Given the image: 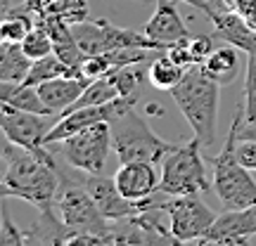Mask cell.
<instances>
[{"instance_id":"12","label":"cell","mask_w":256,"mask_h":246,"mask_svg":"<svg viewBox=\"0 0 256 246\" xmlns=\"http://www.w3.org/2000/svg\"><path fill=\"white\" fill-rule=\"evenodd\" d=\"M214 24V38L226 40L228 45L238 47L240 52L256 55V26H252L247 19L235 9H214L209 14Z\"/></svg>"},{"instance_id":"31","label":"cell","mask_w":256,"mask_h":246,"mask_svg":"<svg viewBox=\"0 0 256 246\" xmlns=\"http://www.w3.org/2000/svg\"><path fill=\"white\" fill-rule=\"evenodd\" d=\"M10 7H12V5H10V0H2V12H8Z\"/></svg>"},{"instance_id":"9","label":"cell","mask_w":256,"mask_h":246,"mask_svg":"<svg viewBox=\"0 0 256 246\" xmlns=\"http://www.w3.org/2000/svg\"><path fill=\"white\" fill-rule=\"evenodd\" d=\"M164 213L168 216V228L178 244L204 239L216 220V213L200 199V194L171 197L164 201Z\"/></svg>"},{"instance_id":"18","label":"cell","mask_w":256,"mask_h":246,"mask_svg":"<svg viewBox=\"0 0 256 246\" xmlns=\"http://www.w3.org/2000/svg\"><path fill=\"white\" fill-rule=\"evenodd\" d=\"M34 59L22 50L19 43H0V81L24 83Z\"/></svg>"},{"instance_id":"29","label":"cell","mask_w":256,"mask_h":246,"mask_svg":"<svg viewBox=\"0 0 256 246\" xmlns=\"http://www.w3.org/2000/svg\"><path fill=\"white\" fill-rule=\"evenodd\" d=\"M238 137L240 140H256V121H242Z\"/></svg>"},{"instance_id":"30","label":"cell","mask_w":256,"mask_h":246,"mask_svg":"<svg viewBox=\"0 0 256 246\" xmlns=\"http://www.w3.org/2000/svg\"><path fill=\"white\" fill-rule=\"evenodd\" d=\"M183 2H188V5H190V7H194V9H200V12H204V14H206V17H209L211 12H214V5H211L209 0H183Z\"/></svg>"},{"instance_id":"32","label":"cell","mask_w":256,"mask_h":246,"mask_svg":"<svg viewBox=\"0 0 256 246\" xmlns=\"http://www.w3.org/2000/svg\"><path fill=\"white\" fill-rule=\"evenodd\" d=\"M136 2H145V5H152V2H156V0H136Z\"/></svg>"},{"instance_id":"27","label":"cell","mask_w":256,"mask_h":246,"mask_svg":"<svg viewBox=\"0 0 256 246\" xmlns=\"http://www.w3.org/2000/svg\"><path fill=\"white\" fill-rule=\"evenodd\" d=\"M214 33L211 36H194V38H190V47H192V55H194V59H197V64H202L206 57L216 50L214 47Z\"/></svg>"},{"instance_id":"4","label":"cell","mask_w":256,"mask_h":246,"mask_svg":"<svg viewBox=\"0 0 256 246\" xmlns=\"http://www.w3.org/2000/svg\"><path fill=\"white\" fill-rule=\"evenodd\" d=\"M110 126H112V145H114V152H116L121 164H128V161L162 164L164 156L176 147L156 135L145 116L138 114L136 109L126 111L124 116L112 121Z\"/></svg>"},{"instance_id":"28","label":"cell","mask_w":256,"mask_h":246,"mask_svg":"<svg viewBox=\"0 0 256 246\" xmlns=\"http://www.w3.org/2000/svg\"><path fill=\"white\" fill-rule=\"evenodd\" d=\"M238 161L249 171H256V140L238 137Z\"/></svg>"},{"instance_id":"22","label":"cell","mask_w":256,"mask_h":246,"mask_svg":"<svg viewBox=\"0 0 256 246\" xmlns=\"http://www.w3.org/2000/svg\"><path fill=\"white\" fill-rule=\"evenodd\" d=\"M150 73V64L145 69V62L142 64H128V66H119L110 73V78L114 81L119 95H140V85H142V78Z\"/></svg>"},{"instance_id":"26","label":"cell","mask_w":256,"mask_h":246,"mask_svg":"<svg viewBox=\"0 0 256 246\" xmlns=\"http://www.w3.org/2000/svg\"><path fill=\"white\" fill-rule=\"evenodd\" d=\"M166 55L171 57L178 66H183V69H190L197 64L194 55H192V47H190V40H180V43H174V45H168L166 50Z\"/></svg>"},{"instance_id":"20","label":"cell","mask_w":256,"mask_h":246,"mask_svg":"<svg viewBox=\"0 0 256 246\" xmlns=\"http://www.w3.org/2000/svg\"><path fill=\"white\" fill-rule=\"evenodd\" d=\"M185 71H188V69L178 66L171 57L166 55V50H164V52H159V57H156L154 62L150 64L147 81L152 83V88H156V90L171 92L176 85L180 83V78L185 76Z\"/></svg>"},{"instance_id":"1","label":"cell","mask_w":256,"mask_h":246,"mask_svg":"<svg viewBox=\"0 0 256 246\" xmlns=\"http://www.w3.org/2000/svg\"><path fill=\"white\" fill-rule=\"evenodd\" d=\"M60 190V166L48 145L26 149L5 137L2 142V183L0 197H17L38 211L55 209Z\"/></svg>"},{"instance_id":"23","label":"cell","mask_w":256,"mask_h":246,"mask_svg":"<svg viewBox=\"0 0 256 246\" xmlns=\"http://www.w3.org/2000/svg\"><path fill=\"white\" fill-rule=\"evenodd\" d=\"M22 50L26 52L34 62L36 59H40V57H48L55 52V45H52V38H50V33H48V28L38 21L36 26L31 28L26 33V38L22 40Z\"/></svg>"},{"instance_id":"3","label":"cell","mask_w":256,"mask_h":246,"mask_svg":"<svg viewBox=\"0 0 256 246\" xmlns=\"http://www.w3.org/2000/svg\"><path fill=\"white\" fill-rule=\"evenodd\" d=\"M242 121H244V107H240L232 119L223 152L211 159V166H214L211 185H214V192L220 199L223 209L228 211L256 206V180L252 178L249 168H244L238 161V133Z\"/></svg>"},{"instance_id":"2","label":"cell","mask_w":256,"mask_h":246,"mask_svg":"<svg viewBox=\"0 0 256 246\" xmlns=\"http://www.w3.org/2000/svg\"><path fill=\"white\" fill-rule=\"evenodd\" d=\"M176 107L180 109L185 121L190 123L194 137L202 142L204 149L214 147L216 142V123H218V97L220 83L209 78L200 69V64L190 66L180 83L171 90Z\"/></svg>"},{"instance_id":"10","label":"cell","mask_w":256,"mask_h":246,"mask_svg":"<svg viewBox=\"0 0 256 246\" xmlns=\"http://www.w3.org/2000/svg\"><path fill=\"white\" fill-rule=\"evenodd\" d=\"M60 114H34V111L17 109L8 102H0V128L2 137L12 140L14 145L36 149L46 145L48 133L52 130Z\"/></svg>"},{"instance_id":"17","label":"cell","mask_w":256,"mask_h":246,"mask_svg":"<svg viewBox=\"0 0 256 246\" xmlns=\"http://www.w3.org/2000/svg\"><path fill=\"white\" fill-rule=\"evenodd\" d=\"M38 19H62L66 24H78L88 19L86 0H31Z\"/></svg>"},{"instance_id":"7","label":"cell","mask_w":256,"mask_h":246,"mask_svg":"<svg viewBox=\"0 0 256 246\" xmlns=\"http://www.w3.org/2000/svg\"><path fill=\"white\" fill-rule=\"evenodd\" d=\"M72 28L81 50L88 57L102 55V52H110V50H119V47H147V50H156V52L166 50L159 40L147 36L145 31L138 33L133 28L114 26L107 19H95V21L86 19V21L74 24Z\"/></svg>"},{"instance_id":"8","label":"cell","mask_w":256,"mask_h":246,"mask_svg":"<svg viewBox=\"0 0 256 246\" xmlns=\"http://www.w3.org/2000/svg\"><path fill=\"white\" fill-rule=\"evenodd\" d=\"M62 149V156L66 164L81 171V173H102L107 156H110L112 145V126L107 121L92 123V126L83 128L74 135L64 137L62 142H57Z\"/></svg>"},{"instance_id":"21","label":"cell","mask_w":256,"mask_h":246,"mask_svg":"<svg viewBox=\"0 0 256 246\" xmlns=\"http://www.w3.org/2000/svg\"><path fill=\"white\" fill-rule=\"evenodd\" d=\"M114 97H119V90H116L114 81H112L110 76H102V78H95V81H90V85L83 90L81 97L74 102V104L66 111H64V114H69V111H74V109H81V107H95V104H104V102L114 100Z\"/></svg>"},{"instance_id":"25","label":"cell","mask_w":256,"mask_h":246,"mask_svg":"<svg viewBox=\"0 0 256 246\" xmlns=\"http://www.w3.org/2000/svg\"><path fill=\"white\" fill-rule=\"evenodd\" d=\"M244 121H256V55H249L244 73Z\"/></svg>"},{"instance_id":"11","label":"cell","mask_w":256,"mask_h":246,"mask_svg":"<svg viewBox=\"0 0 256 246\" xmlns=\"http://www.w3.org/2000/svg\"><path fill=\"white\" fill-rule=\"evenodd\" d=\"M256 235V206L249 209H223L216 216L211 230L200 239V244H247L249 237Z\"/></svg>"},{"instance_id":"13","label":"cell","mask_w":256,"mask_h":246,"mask_svg":"<svg viewBox=\"0 0 256 246\" xmlns=\"http://www.w3.org/2000/svg\"><path fill=\"white\" fill-rule=\"evenodd\" d=\"M159 178L162 175L156 173V164H150V161H128V164H121L116 175H114L121 194L133 201L147 199L154 192H159Z\"/></svg>"},{"instance_id":"15","label":"cell","mask_w":256,"mask_h":246,"mask_svg":"<svg viewBox=\"0 0 256 246\" xmlns=\"http://www.w3.org/2000/svg\"><path fill=\"white\" fill-rule=\"evenodd\" d=\"M90 81L92 78H88V76H60V78L40 83L38 85V95H40V100L46 102V107L52 114L62 116L64 111L81 97L83 90L90 85Z\"/></svg>"},{"instance_id":"24","label":"cell","mask_w":256,"mask_h":246,"mask_svg":"<svg viewBox=\"0 0 256 246\" xmlns=\"http://www.w3.org/2000/svg\"><path fill=\"white\" fill-rule=\"evenodd\" d=\"M0 213H2V218H0V246H28V232H22L12 223L8 206H5V197H2Z\"/></svg>"},{"instance_id":"6","label":"cell","mask_w":256,"mask_h":246,"mask_svg":"<svg viewBox=\"0 0 256 246\" xmlns=\"http://www.w3.org/2000/svg\"><path fill=\"white\" fill-rule=\"evenodd\" d=\"M202 142L192 137L185 145H176L162 161V178L159 192L168 197L180 194H202L209 190V178L204 171L202 159Z\"/></svg>"},{"instance_id":"5","label":"cell","mask_w":256,"mask_h":246,"mask_svg":"<svg viewBox=\"0 0 256 246\" xmlns=\"http://www.w3.org/2000/svg\"><path fill=\"white\" fill-rule=\"evenodd\" d=\"M55 209L69 232L100 235L112 244L114 230L110 228V220L100 213L98 204L90 197V192L86 190L83 180H76L74 175H66L60 171V190H57Z\"/></svg>"},{"instance_id":"16","label":"cell","mask_w":256,"mask_h":246,"mask_svg":"<svg viewBox=\"0 0 256 246\" xmlns=\"http://www.w3.org/2000/svg\"><path fill=\"white\" fill-rule=\"evenodd\" d=\"M240 50L232 45H226V47H218L214 50L204 62L200 64V69L209 78H214L216 83L220 85H228L238 78V71H240Z\"/></svg>"},{"instance_id":"14","label":"cell","mask_w":256,"mask_h":246,"mask_svg":"<svg viewBox=\"0 0 256 246\" xmlns=\"http://www.w3.org/2000/svg\"><path fill=\"white\" fill-rule=\"evenodd\" d=\"M145 33L150 38L159 40L162 45L168 50V45L180 43V40H190V28L185 26L183 17L178 14L176 0H156L154 14L147 19Z\"/></svg>"},{"instance_id":"19","label":"cell","mask_w":256,"mask_h":246,"mask_svg":"<svg viewBox=\"0 0 256 246\" xmlns=\"http://www.w3.org/2000/svg\"><path fill=\"white\" fill-rule=\"evenodd\" d=\"M60 76H83V71L76 69V66H72V64H66L64 59H60V57L52 52V55L40 57V59H36V62L31 64V71H28L24 83H28V85H40V83L60 78Z\"/></svg>"}]
</instances>
